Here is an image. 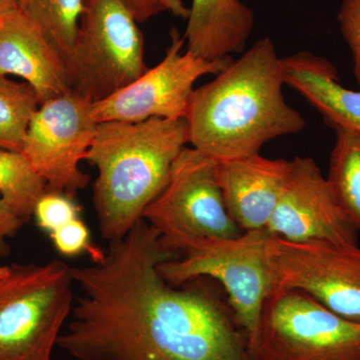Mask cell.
Listing matches in <instances>:
<instances>
[{
  "instance_id": "obj_1",
  "label": "cell",
  "mask_w": 360,
  "mask_h": 360,
  "mask_svg": "<svg viewBox=\"0 0 360 360\" xmlns=\"http://www.w3.org/2000/svg\"><path fill=\"white\" fill-rule=\"evenodd\" d=\"M165 250L141 219L94 264L72 267L82 295L58 347L77 360H253L231 307L203 278L167 283Z\"/></svg>"
},
{
  "instance_id": "obj_2",
  "label": "cell",
  "mask_w": 360,
  "mask_h": 360,
  "mask_svg": "<svg viewBox=\"0 0 360 360\" xmlns=\"http://www.w3.org/2000/svg\"><path fill=\"white\" fill-rule=\"evenodd\" d=\"M283 58L269 37L257 40L217 77L194 89L189 143L212 160L257 155L267 142L305 129L284 98Z\"/></svg>"
},
{
  "instance_id": "obj_3",
  "label": "cell",
  "mask_w": 360,
  "mask_h": 360,
  "mask_svg": "<svg viewBox=\"0 0 360 360\" xmlns=\"http://www.w3.org/2000/svg\"><path fill=\"white\" fill-rule=\"evenodd\" d=\"M187 143L186 120L99 123L85 160L98 172L94 205L101 236L108 243L127 236L142 219Z\"/></svg>"
},
{
  "instance_id": "obj_4",
  "label": "cell",
  "mask_w": 360,
  "mask_h": 360,
  "mask_svg": "<svg viewBox=\"0 0 360 360\" xmlns=\"http://www.w3.org/2000/svg\"><path fill=\"white\" fill-rule=\"evenodd\" d=\"M72 267L9 265L0 277V360H51L75 304Z\"/></svg>"
},
{
  "instance_id": "obj_5",
  "label": "cell",
  "mask_w": 360,
  "mask_h": 360,
  "mask_svg": "<svg viewBox=\"0 0 360 360\" xmlns=\"http://www.w3.org/2000/svg\"><path fill=\"white\" fill-rule=\"evenodd\" d=\"M248 345L253 360H360V323L303 291L276 290Z\"/></svg>"
},
{
  "instance_id": "obj_6",
  "label": "cell",
  "mask_w": 360,
  "mask_h": 360,
  "mask_svg": "<svg viewBox=\"0 0 360 360\" xmlns=\"http://www.w3.org/2000/svg\"><path fill=\"white\" fill-rule=\"evenodd\" d=\"M266 229L243 231L231 238H210L186 246L179 257L158 264L167 283L180 286L198 278L219 281L246 336L257 328L265 300L274 292L266 246Z\"/></svg>"
},
{
  "instance_id": "obj_7",
  "label": "cell",
  "mask_w": 360,
  "mask_h": 360,
  "mask_svg": "<svg viewBox=\"0 0 360 360\" xmlns=\"http://www.w3.org/2000/svg\"><path fill=\"white\" fill-rule=\"evenodd\" d=\"M137 23L120 0H85L77 42L66 61L71 91L96 103L148 70Z\"/></svg>"
},
{
  "instance_id": "obj_8",
  "label": "cell",
  "mask_w": 360,
  "mask_h": 360,
  "mask_svg": "<svg viewBox=\"0 0 360 360\" xmlns=\"http://www.w3.org/2000/svg\"><path fill=\"white\" fill-rule=\"evenodd\" d=\"M217 165V160L186 146L165 188L144 210L142 219L158 231L165 250L179 255L195 241L243 233L227 210Z\"/></svg>"
},
{
  "instance_id": "obj_9",
  "label": "cell",
  "mask_w": 360,
  "mask_h": 360,
  "mask_svg": "<svg viewBox=\"0 0 360 360\" xmlns=\"http://www.w3.org/2000/svg\"><path fill=\"white\" fill-rule=\"evenodd\" d=\"M266 253L274 291H303L335 314L360 323L359 245L293 243L271 236Z\"/></svg>"
},
{
  "instance_id": "obj_10",
  "label": "cell",
  "mask_w": 360,
  "mask_h": 360,
  "mask_svg": "<svg viewBox=\"0 0 360 360\" xmlns=\"http://www.w3.org/2000/svg\"><path fill=\"white\" fill-rule=\"evenodd\" d=\"M92 103L70 90L40 104L33 115L21 153L47 191L73 198L89 184V176L79 165L99 124L92 115Z\"/></svg>"
},
{
  "instance_id": "obj_11",
  "label": "cell",
  "mask_w": 360,
  "mask_h": 360,
  "mask_svg": "<svg viewBox=\"0 0 360 360\" xmlns=\"http://www.w3.org/2000/svg\"><path fill=\"white\" fill-rule=\"evenodd\" d=\"M162 60L115 94L92 103L98 123L142 122L151 118L186 120L194 84L203 75H219L233 58L207 60L182 52L186 39L176 30Z\"/></svg>"
},
{
  "instance_id": "obj_12",
  "label": "cell",
  "mask_w": 360,
  "mask_h": 360,
  "mask_svg": "<svg viewBox=\"0 0 360 360\" xmlns=\"http://www.w3.org/2000/svg\"><path fill=\"white\" fill-rule=\"evenodd\" d=\"M266 231L293 243L359 245V231L341 210L326 176L310 158L291 160L290 174Z\"/></svg>"
},
{
  "instance_id": "obj_13",
  "label": "cell",
  "mask_w": 360,
  "mask_h": 360,
  "mask_svg": "<svg viewBox=\"0 0 360 360\" xmlns=\"http://www.w3.org/2000/svg\"><path fill=\"white\" fill-rule=\"evenodd\" d=\"M291 160L260 153L217 161V177L227 210L243 231L266 229L288 174Z\"/></svg>"
},
{
  "instance_id": "obj_14",
  "label": "cell",
  "mask_w": 360,
  "mask_h": 360,
  "mask_svg": "<svg viewBox=\"0 0 360 360\" xmlns=\"http://www.w3.org/2000/svg\"><path fill=\"white\" fill-rule=\"evenodd\" d=\"M8 75L30 84L40 104L70 90L65 59L18 9L0 18V77Z\"/></svg>"
},
{
  "instance_id": "obj_15",
  "label": "cell",
  "mask_w": 360,
  "mask_h": 360,
  "mask_svg": "<svg viewBox=\"0 0 360 360\" xmlns=\"http://www.w3.org/2000/svg\"><path fill=\"white\" fill-rule=\"evenodd\" d=\"M284 82L307 99L333 129L360 131V90L340 84L335 66L300 51L283 58Z\"/></svg>"
},
{
  "instance_id": "obj_16",
  "label": "cell",
  "mask_w": 360,
  "mask_h": 360,
  "mask_svg": "<svg viewBox=\"0 0 360 360\" xmlns=\"http://www.w3.org/2000/svg\"><path fill=\"white\" fill-rule=\"evenodd\" d=\"M187 20L186 51L207 60L245 51L255 22L241 0H193Z\"/></svg>"
},
{
  "instance_id": "obj_17",
  "label": "cell",
  "mask_w": 360,
  "mask_h": 360,
  "mask_svg": "<svg viewBox=\"0 0 360 360\" xmlns=\"http://www.w3.org/2000/svg\"><path fill=\"white\" fill-rule=\"evenodd\" d=\"M326 176L345 217L360 231V131L336 127Z\"/></svg>"
},
{
  "instance_id": "obj_18",
  "label": "cell",
  "mask_w": 360,
  "mask_h": 360,
  "mask_svg": "<svg viewBox=\"0 0 360 360\" xmlns=\"http://www.w3.org/2000/svg\"><path fill=\"white\" fill-rule=\"evenodd\" d=\"M85 0H18L26 16L63 56L70 58L77 42Z\"/></svg>"
},
{
  "instance_id": "obj_19",
  "label": "cell",
  "mask_w": 360,
  "mask_h": 360,
  "mask_svg": "<svg viewBox=\"0 0 360 360\" xmlns=\"http://www.w3.org/2000/svg\"><path fill=\"white\" fill-rule=\"evenodd\" d=\"M46 191L45 182L22 153L0 150V196L23 222L30 221Z\"/></svg>"
},
{
  "instance_id": "obj_20",
  "label": "cell",
  "mask_w": 360,
  "mask_h": 360,
  "mask_svg": "<svg viewBox=\"0 0 360 360\" xmlns=\"http://www.w3.org/2000/svg\"><path fill=\"white\" fill-rule=\"evenodd\" d=\"M40 103L26 82L0 77V148L21 153L33 115Z\"/></svg>"
},
{
  "instance_id": "obj_21",
  "label": "cell",
  "mask_w": 360,
  "mask_h": 360,
  "mask_svg": "<svg viewBox=\"0 0 360 360\" xmlns=\"http://www.w3.org/2000/svg\"><path fill=\"white\" fill-rule=\"evenodd\" d=\"M37 224L49 233L80 217V208L65 194L46 191L34 208Z\"/></svg>"
},
{
  "instance_id": "obj_22",
  "label": "cell",
  "mask_w": 360,
  "mask_h": 360,
  "mask_svg": "<svg viewBox=\"0 0 360 360\" xmlns=\"http://www.w3.org/2000/svg\"><path fill=\"white\" fill-rule=\"evenodd\" d=\"M51 238L56 250L66 257L89 252L91 260H96L103 253L92 245L89 229L80 217L51 232Z\"/></svg>"
},
{
  "instance_id": "obj_23",
  "label": "cell",
  "mask_w": 360,
  "mask_h": 360,
  "mask_svg": "<svg viewBox=\"0 0 360 360\" xmlns=\"http://www.w3.org/2000/svg\"><path fill=\"white\" fill-rule=\"evenodd\" d=\"M338 20L352 53L354 75L360 86V0H342Z\"/></svg>"
},
{
  "instance_id": "obj_24",
  "label": "cell",
  "mask_w": 360,
  "mask_h": 360,
  "mask_svg": "<svg viewBox=\"0 0 360 360\" xmlns=\"http://www.w3.org/2000/svg\"><path fill=\"white\" fill-rule=\"evenodd\" d=\"M137 22H146L153 16L169 13L176 18H188L189 8L182 0H120Z\"/></svg>"
},
{
  "instance_id": "obj_25",
  "label": "cell",
  "mask_w": 360,
  "mask_h": 360,
  "mask_svg": "<svg viewBox=\"0 0 360 360\" xmlns=\"http://www.w3.org/2000/svg\"><path fill=\"white\" fill-rule=\"evenodd\" d=\"M25 222L0 196V253H6L7 238H13Z\"/></svg>"
},
{
  "instance_id": "obj_26",
  "label": "cell",
  "mask_w": 360,
  "mask_h": 360,
  "mask_svg": "<svg viewBox=\"0 0 360 360\" xmlns=\"http://www.w3.org/2000/svg\"><path fill=\"white\" fill-rule=\"evenodd\" d=\"M18 0H0V16L18 11Z\"/></svg>"
},
{
  "instance_id": "obj_27",
  "label": "cell",
  "mask_w": 360,
  "mask_h": 360,
  "mask_svg": "<svg viewBox=\"0 0 360 360\" xmlns=\"http://www.w3.org/2000/svg\"><path fill=\"white\" fill-rule=\"evenodd\" d=\"M8 272V266H0V277L6 276Z\"/></svg>"
},
{
  "instance_id": "obj_28",
  "label": "cell",
  "mask_w": 360,
  "mask_h": 360,
  "mask_svg": "<svg viewBox=\"0 0 360 360\" xmlns=\"http://www.w3.org/2000/svg\"><path fill=\"white\" fill-rule=\"evenodd\" d=\"M0 18H1V16H0Z\"/></svg>"
}]
</instances>
